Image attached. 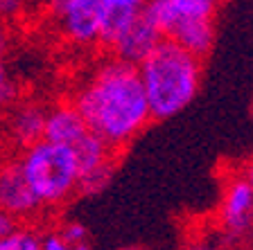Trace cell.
<instances>
[{"instance_id": "6da1fadb", "label": "cell", "mask_w": 253, "mask_h": 250, "mask_svg": "<svg viewBox=\"0 0 253 250\" xmlns=\"http://www.w3.org/2000/svg\"><path fill=\"white\" fill-rule=\"evenodd\" d=\"M73 106L90 133L118 151L133 142L152 122L138 68L120 59H106L77 90Z\"/></svg>"}, {"instance_id": "7a4b0ae2", "label": "cell", "mask_w": 253, "mask_h": 250, "mask_svg": "<svg viewBox=\"0 0 253 250\" xmlns=\"http://www.w3.org/2000/svg\"><path fill=\"white\" fill-rule=\"evenodd\" d=\"M152 120H169L185 110L201 86V59L169 38H161L136 66Z\"/></svg>"}, {"instance_id": "3957f363", "label": "cell", "mask_w": 253, "mask_h": 250, "mask_svg": "<svg viewBox=\"0 0 253 250\" xmlns=\"http://www.w3.org/2000/svg\"><path fill=\"white\" fill-rule=\"evenodd\" d=\"M27 187L43 208H59L77 194L79 167L70 146L41 138L18 158Z\"/></svg>"}, {"instance_id": "277c9868", "label": "cell", "mask_w": 253, "mask_h": 250, "mask_svg": "<svg viewBox=\"0 0 253 250\" xmlns=\"http://www.w3.org/2000/svg\"><path fill=\"white\" fill-rule=\"evenodd\" d=\"M63 36L70 43L88 47L100 43V25L104 2L102 0H50Z\"/></svg>"}, {"instance_id": "5b68a950", "label": "cell", "mask_w": 253, "mask_h": 250, "mask_svg": "<svg viewBox=\"0 0 253 250\" xmlns=\"http://www.w3.org/2000/svg\"><path fill=\"white\" fill-rule=\"evenodd\" d=\"M219 5L221 0H147L140 14L165 38L181 23L215 21Z\"/></svg>"}, {"instance_id": "8992f818", "label": "cell", "mask_w": 253, "mask_h": 250, "mask_svg": "<svg viewBox=\"0 0 253 250\" xmlns=\"http://www.w3.org/2000/svg\"><path fill=\"white\" fill-rule=\"evenodd\" d=\"M253 182L247 172H237L228 178L219 205V221L228 239H244L251 228Z\"/></svg>"}, {"instance_id": "52a82bcc", "label": "cell", "mask_w": 253, "mask_h": 250, "mask_svg": "<svg viewBox=\"0 0 253 250\" xmlns=\"http://www.w3.org/2000/svg\"><path fill=\"white\" fill-rule=\"evenodd\" d=\"M0 210L16 221L41 212V205L23 178L18 160H0Z\"/></svg>"}, {"instance_id": "ba28073f", "label": "cell", "mask_w": 253, "mask_h": 250, "mask_svg": "<svg viewBox=\"0 0 253 250\" xmlns=\"http://www.w3.org/2000/svg\"><path fill=\"white\" fill-rule=\"evenodd\" d=\"M161 38L163 36L145 21V16L138 14L136 18L126 25V30L116 38V43H113L109 50L113 52V57L120 59V61L138 66V63L158 45Z\"/></svg>"}, {"instance_id": "9c48e42d", "label": "cell", "mask_w": 253, "mask_h": 250, "mask_svg": "<svg viewBox=\"0 0 253 250\" xmlns=\"http://www.w3.org/2000/svg\"><path fill=\"white\" fill-rule=\"evenodd\" d=\"M43 129H45V108L34 102H23L14 106L5 122L7 140L21 151L41 140Z\"/></svg>"}, {"instance_id": "30bf717a", "label": "cell", "mask_w": 253, "mask_h": 250, "mask_svg": "<svg viewBox=\"0 0 253 250\" xmlns=\"http://www.w3.org/2000/svg\"><path fill=\"white\" fill-rule=\"evenodd\" d=\"M86 131H88V126H86L84 117L79 115V110L73 106V102L45 110V129H43L45 140L70 146L84 136Z\"/></svg>"}, {"instance_id": "8fae6325", "label": "cell", "mask_w": 253, "mask_h": 250, "mask_svg": "<svg viewBox=\"0 0 253 250\" xmlns=\"http://www.w3.org/2000/svg\"><path fill=\"white\" fill-rule=\"evenodd\" d=\"M165 38L174 41L190 54L204 59L206 54L212 50L215 43V21H188L181 23L179 27H174Z\"/></svg>"}, {"instance_id": "7c38bea8", "label": "cell", "mask_w": 253, "mask_h": 250, "mask_svg": "<svg viewBox=\"0 0 253 250\" xmlns=\"http://www.w3.org/2000/svg\"><path fill=\"white\" fill-rule=\"evenodd\" d=\"M70 149H73V153H75L79 174L88 172V169H93V167H97V165H104V162H109V160H116V156H113L116 151H113L104 140H100L95 133H90V131H86L75 144H70Z\"/></svg>"}, {"instance_id": "4fadbf2b", "label": "cell", "mask_w": 253, "mask_h": 250, "mask_svg": "<svg viewBox=\"0 0 253 250\" xmlns=\"http://www.w3.org/2000/svg\"><path fill=\"white\" fill-rule=\"evenodd\" d=\"M140 11H129L120 9V7H106L102 11V25H100V43L104 47H111L116 43V38L126 30V25L136 18Z\"/></svg>"}, {"instance_id": "5bb4252c", "label": "cell", "mask_w": 253, "mask_h": 250, "mask_svg": "<svg viewBox=\"0 0 253 250\" xmlns=\"http://www.w3.org/2000/svg\"><path fill=\"white\" fill-rule=\"evenodd\" d=\"M113 174H116V160H109L104 165H97L93 169H88V172H82L79 174V182H77V192L84 194V196L100 194L102 189H106Z\"/></svg>"}, {"instance_id": "9a60e30c", "label": "cell", "mask_w": 253, "mask_h": 250, "mask_svg": "<svg viewBox=\"0 0 253 250\" xmlns=\"http://www.w3.org/2000/svg\"><path fill=\"white\" fill-rule=\"evenodd\" d=\"M0 250H41L39 232L14 225L7 235L0 237Z\"/></svg>"}, {"instance_id": "2e32d148", "label": "cell", "mask_w": 253, "mask_h": 250, "mask_svg": "<svg viewBox=\"0 0 253 250\" xmlns=\"http://www.w3.org/2000/svg\"><path fill=\"white\" fill-rule=\"evenodd\" d=\"M39 241H41V250H70V244L63 239L59 230L39 235Z\"/></svg>"}, {"instance_id": "e0dca14e", "label": "cell", "mask_w": 253, "mask_h": 250, "mask_svg": "<svg viewBox=\"0 0 253 250\" xmlns=\"http://www.w3.org/2000/svg\"><path fill=\"white\" fill-rule=\"evenodd\" d=\"M59 232H61V237L68 241L70 246L77 244V241L88 239V232H86V228L82 223H66L61 230H59Z\"/></svg>"}, {"instance_id": "ac0fdd59", "label": "cell", "mask_w": 253, "mask_h": 250, "mask_svg": "<svg viewBox=\"0 0 253 250\" xmlns=\"http://www.w3.org/2000/svg\"><path fill=\"white\" fill-rule=\"evenodd\" d=\"M23 9V0H0V18H14Z\"/></svg>"}, {"instance_id": "d6986e66", "label": "cell", "mask_w": 253, "mask_h": 250, "mask_svg": "<svg viewBox=\"0 0 253 250\" xmlns=\"http://www.w3.org/2000/svg\"><path fill=\"white\" fill-rule=\"evenodd\" d=\"M106 7H120V9H129V11H140L145 7L147 0H102Z\"/></svg>"}, {"instance_id": "ffe728a7", "label": "cell", "mask_w": 253, "mask_h": 250, "mask_svg": "<svg viewBox=\"0 0 253 250\" xmlns=\"http://www.w3.org/2000/svg\"><path fill=\"white\" fill-rule=\"evenodd\" d=\"M14 97H16V86H14V81L2 83V86H0V108H7V106L14 102Z\"/></svg>"}, {"instance_id": "44dd1931", "label": "cell", "mask_w": 253, "mask_h": 250, "mask_svg": "<svg viewBox=\"0 0 253 250\" xmlns=\"http://www.w3.org/2000/svg\"><path fill=\"white\" fill-rule=\"evenodd\" d=\"M188 250H221V248H219V244H215L211 239H197L188 246Z\"/></svg>"}, {"instance_id": "7402d4cb", "label": "cell", "mask_w": 253, "mask_h": 250, "mask_svg": "<svg viewBox=\"0 0 253 250\" xmlns=\"http://www.w3.org/2000/svg\"><path fill=\"white\" fill-rule=\"evenodd\" d=\"M14 225H16V219H14V216H9L7 212H2V210H0V237L7 235V232H9Z\"/></svg>"}, {"instance_id": "603a6c76", "label": "cell", "mask_w": 253, "mask_h": 250, "mask_svg": "<svg viewBox=\"0 0 253 250\" xmlns=\"http://www.w3.org/2000/svg\"><path fill=\"white\" fill-rule=\"evenodd\" d=\"M7 45H9V32H7V27L0 23V57H2V52L7 50Z\"/></svg>"}, {"instance_id": "cb8c5ba5", "label": "cell", "mask_w": 253, "mask_h": 250, "mask_svg": "<svg viewBox=\"0 0 253 250\" xmlns=\"http://www.w3.org/2000/svg\"><path fill=\"white\" fill-rule=\"evenodd\" d=\"M9 74H7V68H5V61H2V57H0V86L2 83H9Z\"/></svg>"}, {"instance_id": "d4e9b609", "label": "cell", "mask_w": 253, "mask_h": 250, "mask_svg": "<svg viewBox=\"0 0 253 250\" xmlns=\"http://www.w3.org/2000/svg\"><path fill=\"white\" fill-rule=\"evenodd\" d=\"M70 250H93V248H90V241L84 239V241H77V244H73V246H70Z\"/></svg>"}, {"instance_id": "484cf974", "label": "cell", "mask_w": 253, "mask_h": 250, "mask_svg": "<svg viewBox=\"0 0 253 250\" xmlns=\"http://www.w3.org/2000/svg\"><path fill=\"white\" fill-rule=\"evenodd\" d=\"M122 250H145V248H133V246H129V248H122Z\"/></svg>"}]
</instances>
